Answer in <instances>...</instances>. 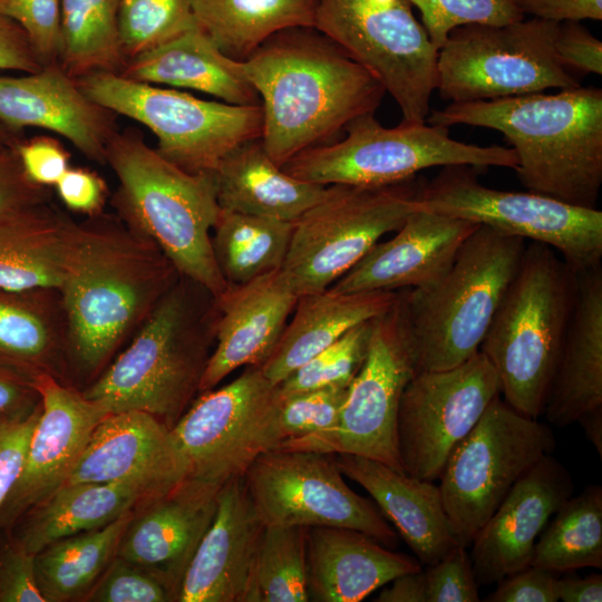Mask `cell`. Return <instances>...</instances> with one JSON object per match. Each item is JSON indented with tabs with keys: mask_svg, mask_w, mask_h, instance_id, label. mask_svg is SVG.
Here are the masks:
<instances>
[{
	"mask_svg": "<svg viewBox=\"0 0 602 602\" xmlns=\"http://www.w3.org/2000/svg\"><path fill=\"white\" fill-rule=\"evenodd\" d=\"M179 275L152 239L115 212L75 221L58 288L67 319L68 383H91Z\"/></svg>",
	"mask_w": 602,
	"mask_h": 602,
	"instance_id": "cell-1",
	"label": "cell"
},
{
	"mask_svg": "<svg viewBox=\"0 0 602 602\" xmlns=\"http://www.w3.org/2000/svg\"><path fill=\"white\" fill-rule=\"evenodd\" d=\"M240 74L260 97L261 140L280 167L300 153L331 144L356 118L375 114L381 84L336 41L314 27H290L270 36Z\"/></svg>",
	"mask_w": 602,
	"mask_h": 602,
	"instance_id": "cell-2",
	"label": "cell"
},
{
	"mask_svg": "<svg viewBox=\"0 0 602 602\" xmlns=\"http://www.w3.org/2000/svg\"><path fill=\"white\" fill-rule=\"evenodd\" d=\"M428 124L501 132L517 156L516 175L530 192L596 208L602 185V90L594 87L452 103Z\"/></svg>",
	"mask_w": 602,
	"mask_h": 602,
	"instance_id": "cell-3",
	"label": "cell"
},
{
	"mask_svg": "<svg viewBox=\"0 0 602 602\" xmlns=\"http://www.w3.org/2000/svg\"><path fill=\"white\" fill-rule=\"evenodd\" d=\"M217 314L216 298L179 275L84 395L108 414L144 411L173 429L200 394Z\"/></svg>",
	"mask_w": 602,
	"mask_h": 602,
	"instance_id": "cell-4",
	"label": "cell"
},
{
	"mask_svg": "<svg viewBox=\"0 0 602 602\" xmlns=\"http://www.w3.org/2000/svg\"><path fill=\"white\" fill-rule=\"evenodd\" d=\"M117 178L114 212L152 239L177 272L215 298L229 283L214 258L211 231L220 206L213 173L191 174L147 145L135 128L117 130L106 152Z\"/></svg>",
	"mask_w": 602,
	"mask_h": 602,
	"instance_id": "cell-5",
	"label": "cell"
},
{
	"mask_svg": "<svg viewBox=\"0 0 602 602\" xmlns=\"http://www.w3.org/2000/svg\"><path fill=\"white\" fill-rule=\"evenodd\" d=\"M525 247L518 236L479 225L440 279L399 291L415 373L456 367L479 351Z\"/></svg>",
	"mask_w": 602,
	"mask_h": 602,
	"instance_id": "cell-6",
	"label": "cell"
},
{
	"mask_svg": "<svg viewBox=\"0 0 602 602\" xmlns=\"http://www.w3.org/2000/svg\"><path fill=\"white\" fill-rule=\"evenodd\" d=\"M575 273L552 247L526 244L479 347L495 369L503 400L540 418L572 312Z\"/></svg>",
	"mask_w": 602,
	"mask_h": 602,
	"instance_id": "cell-7",
	"label": "cell"
},
{
	"mask_svg": "<svg viewBox=\"0 0 602 602\" xmlns=\"http://www.w3.org/2000/svg\"><path fill=\"white\" fill-rule=\"evenodd\" d=\"M344 133L342 139L300 153L283 171L322 185L385 186L436 166H517L512 147L466 144L452 138L448 127L427 122L385 127L368 114L352 120Z\"/></svg>",
	"mask_w": 602,
	"mask_h": 602,
	"instance_id": "cell-8",
	"label": "cell"
},
{
	"mask_svg": "<svg viewBox=\"0 0 602 602\" xmlns=\"http://www.w3.org/2000/svg\"><path fill=\"white\" fill-rule=\"evenodd\" d=\"M76 79L93 100L151 129L157 137L155 149L191 174L214 172L234 148L262 135L261 104L204 100L111 72Z\"/></svg>",
	"mask_w": 602,
	"mask_h": 602,
	"instance_id": "cell-9",
	"label": "cell"
},
{
	"mask_svg": "<svg viewBox=\"0 0 602 602\" xmlns=\"http://www.w3.org/2000/svg\"><path fill=\"white\" fill-rule=\"evenodd\" d=\"M424 179L385 186L331 184L322 198L293 222L281 268L297 294L331 287L380 239L396 232L416 208Z\"/></svg>",
	"mask_w": 602,
	"mask_h": 602,
	"instance_id": "cell-10",
	"label": "cell"
},
{
	"mask_svg": "<svg viewBox=\"0 0 602 602\" xmlns=\"http://www.w3.org/2000/svg\"><path fill=\"white\" fill-rule=\"evenodd\" d=\"M416 208L485 225L511 236L543 243L574 271L602 260V212L534 192H509L479 183L474 166L448 165L423 182Z\"/></svg>",
	"mask_w": 602,
	"mask_h": 602,
	"instance_id": "cell-11",
	"label": "cell"
},
{
	"mask_svg": "<svg viewBox=\"0 0 602 602\" xmlns=\"http://www.w3.org/2000/svg\"><path fill=\"white\" fill-rule=\"evenodd\" d=\"M559 29L537 18L453 29L438 51L440 96L468 103L581 86L557 59Z\"/></svg>",
	"mask_w": 602,
	"mask_h": 602,
	"instance_id": "cell-12",
	"label": "cell"
},
{
	"mask_svg": "<svg viewBox=\"0 0 602 602\" xmlns=\"http://www.w3.org/2000/svg\"><path fill=\"white\" fill-rule=\"evenodd\" d=\"M313 27L381 84L402 122H426L439 49L407 0H318Z\"/></svg>",
	"mask_w": 602,
	"mask_h": 602,
	"instance_id": "cell-13",
	"label": "cell"
},
{
	"mask_svg": "<svg viewBox=\"0 0 602 602\" xmlns=\"http://www.w3.org/2000/svg\"><path fill=\"white\" fill-rule=\"evenodd\" d=\"M554 448L548 425L520 414L501 395L495 397L438 478L458 542L468 546L513 485Z\"/></svg>",
	"mask_w": 602,
	"mask_h": 602,
	"instance_id": "cell-14",
	"label": "cell"
},
{
	"mask_svg": "<svg viewBox=\"0 0 602 602\" xmlns=\"http://www.w3.org/2000/svg\"><path fill=\"white\" fill-rule=\"evenodd\" d=\"M414 375L398 292L392 308L372 320L366 359L348 388L337 425L275 448L357 455L405 472L398 453L397 416L404 389Z\"/></svg>",
	"mask_w": 602,
	"mask_h": 602,
	"instance_id": "cell-15",
	"label": "cell"
},
{
	"mask_svg": "<svg viewBox=\"0 0 602 602\" xmlns=\"http://www.w3.org/2000/svg\"><path fill=\"white\" fill-rule=\"evenodd\" d=\"M242 476L264 526L344 527L398 545L396 530L372 499L348 486L332 454L270 449Z\"/></svg>",
	"mask_w": 602,
	"mask_h": 602,
	"instance_id": "cell-16",
	"label": "cell"
},
{
	"mask_svg": "<svg viewBox=\"0 0 602 602\" xmlns=\"http://www.w3.org/2000/svg\"><path fill=\"white\" fill-rule=\"evenodd\" d=\"M280 398L279 386L258 365L200 394L172 429L187 477L223 484L242 476L260 454L273 448L271 426Z\"/></svg>",
	"mask_w": 602,
	"mask_h": 602,
	"instance_id": "cell-17",
	"label": "cell"
},
{
	"mask_svg": "<svg viewBox=\"0 0 602 602\" xmlns=\"http://www.w3.org/2000/svg\"><path fill=\"white\" fill-rule=\"evenodd\" d=\"M501 395L482 351L445 370L416 372L400 398L397 443L405 473L435 482L455 447Z\"/></svg>",
	"mask_w": 602,
	"mask_h": 602,
	"instance_id": "cell-18",
	"label": "cell"
},
{
	"mask_svg": "<svg viewBox=\"0 0 602 602\" xmlns=\"http://www.w3.org/2000/svg\"><path fill=\"white\" fill-rule=\"evenodd\" d=\"M33 383L41 410L22 470L0 508V531H11L67 483L94 429L108 415L82 390L52 376H39Z\"/></svg>",
	"mask_w": 602,
	"mask_h": 602,
	"instance_id": "cell-19",
	"label": "cell"
},
{
	"mask_svg": "<svg viewBox=\"0 0 602 602\" xmlns=\"http://www.w3.org/2000/svg\"><path fill=\"white\" fill-rule=\"evenodd\" d=\"M573 492L570 472L552 454L530 468L470 542L478 585L497 583L528 566L540 534Z\"/></svg>",
	"mask_w": 602,
	"mask_h": 602,
	"instance_id": "cell-20",
	"label": "cell"
},
{
	"mask_svg": "<svg viewBox=\"0 0 602 602\" xmlns=\"http://www.w3.org/2000/svg\"><path fill=\"white\" fill-rule=\"evenodd\" d=\"M222 485L186 477L138 507L116 555L152 573L177 601L185 572L214 518Z\"/></svg>",
	"mask_w": 602,
	"mask_h": 602,
	"instance_id": "cell-21",
	"label": "cell"
},
{
	"mask_svg": "<svg viewBox=\"0 0 602 602\" xmlns=\"http://www.w3.org/2000/svg\"><path fill=\"white\" fill-rule=\"evenodd\" d=\"M117 115L93 100L59 64L0 75V120L16 132L38 127L69 140L87 159L106 165Z\"/></svg>",
	"mask_w": 602,
	"mask_h": 602,
	"instance_id": "cell-22",
	"label": "cell"
},
{
	"mask_svg": "<svg viewBox=\"0 0 602 602\" xmlns=\"http://www.w3.org/2000/svg\"><path fill=\"white\" fill-rule=\"evenodd\" d=\"M187 476L172 429L147 412L127 410L96 426L67 483L134 482L162 496Z\"/></svg>",
	"mask_w": 602,
	"mask_h": 602,
	"instance_id": "cell-23",
	"label": "cell"
},
{
	"mask_svg": "<svg viewBox=\"0 0 602 602\" xmlns=\"http://www.w3.org/2000/svg\"><path fill=\"white\" fill-rule=\"evenodd\" d=\"M264 528L243 476L223 483L214 518L185 572L177 602H249Z\"/></svg>",
	"mask_w": 602,
	"mask_h": 602,
	"instance_id": "cell-24",
	"label": "cell"
},
{
	"mask_svg": "<svg viewBox=\"0 0 602 602\" xmlns=\"http://www.w3.org/2000/svg\"><path fill=\"white\" fill-rule=\"evenodd\" d=\"M479 225L415 208L396 234L373 247L331 287L339 292L397 291L427 287L452 265Z\"/></svg>",
	"mask_w": 602,
	"mask_h": 602,
	"instance_id": "cell-25",
	"label": "cell"
},
{
	"mask_svg": "<svg viewBox=\"0 0 602 602\" xmlns=\"http://www.w3.org/2000/svg\"><path fill=\"white\" fill-rule=\"evenodd\" d=\"M298 298L281 269L244 284H229L216 298L215 344L200 394L214 389L240 367L262 365L279 342Z\"/></svg>",
	"mask_w": 602,
	"mask_h": 602,
	"instance_id": "cell-26",
	"label": "cell"
},
{
	"mask_svg": "<svg viewBox=\"0 0 602 602\" xmlns=\"http://www.w3.org/2000/svg\"><path fill=\"white\" fill-rule=\"evenodd\" d=\"M334 459L343 476L369 493L421 565L438 562L460 544L434 482L357 455L337 454Z\"/></svg>",
	"mask_w": 602,
	"mask_h": 602,
	"instance_id": "cell-27",
	"label": "cell"
},
{
	"mask_svg": "<svg viewBox=\"0 0 602 602\" xmlns=\"http://www.w3.org/2000/svg\"><path fill=\"white\" fill-rule=\"evenodd\" d=\"M574 273L572 312L541 416L557 427L602 406V266Z\"/></svg>",
	"mask_w": 602,
	"mask_h": 602,
	"instance_id": "cell-28",
	"label": "cell"
},
{
	"mask_svg": "<svg viewBox=\"0 0 602 602\" xmlns=\"http://www.w3.org/2000/svg\"><path fill=\"white\" fill-rule=\"evenodd\" d=\"M305 552L313 602H359L395 577L423 570L416 559L344 527H308Z\"/></svg>",
	"mask_w": 602,
	"mask_h": 602,
	"instance_id": "cell-29",
	"label": "cell"
},
{
	"mask_svg": "<svg viewBox=\"0 0 602 602\" xmlns=\"http://www.w3.org/2000/svg\"><path fill=\"white\" fill-rule=\"evenodd\" d=\"M396 291H323L300 295L291 320L268 359L263 375L279 385L294 370L331 346L352 327L392 308Z\"/></svg>",
	"mask_w": 602,
	"mask_h": 602,
	"instance_id": "cell-30",
	"label": "cell"
},
{
	"mask_svg": "<svg viewBox=\"0 0 602 602\" xmlns=\"http://www.w3.org/2000/svg\"><path fill=\"white\" fill-rule=\"evenodd\" d=\"M0 362L35 380L67 381V319L56 288H0Z\"/></svg>",
	"mask_w": 602,
	"mask_h": 602,
	"instance_id": "cell-31",
	"label": "cell"
},
{
	"mask_svg": "<svg viewBox=\"0 0 602 602\" xmlns=\"http://www.w3.org/2000/svg\"><path fill=\"white\" fill-rule=\"evenodd\" d=\"M123 77L194 89L232 105H256L260 97L240 74L236 60L224 55L196 25L163 45L126 61Z\"/></svg>",
	"mask_w": 602,
	"mask_h": 602,
	"instance_id": "cell-32",
	"label": "cell"
},
{
	"mask_svg": "<svg viewBox=\"0 0 602 602\" xmlns=\"http://www.w3.org/2000/svg\"><path fill=\"white\" fill-rule=\"evenodd\" d=\"M212 173L220 208L289 222L318 203L328 186L289 175L261 138L234 148Z\"/></svg>",
	"mask_w": 602,
	"mask_h": 602,
	"instance_id": "cell-33",
	"label": "cell"
},
{
	"mask_svg": "<svg viewBox=\"0 0 602 602\" xmlns=\"http://www.w3.org/2000/svg\"><path fill=\"white\" fill-rule=\"evenodd\" d=\"M157 497L134 482L67 483L27 512L9 532L37 554L52 542L103 527Z\"/></svg>",
	"mask_w": 602,
	"mask_h": 602,
	"instance_id": "cell-34",
	"label": "cell"
},
{
	"mask_svg": "<svg viewBox=\"0 0 602 602\" xmlns=\"http://www.w3.org/2000/svg\"><path fill=\"white\" fill-rule=\"evenodd\" d=\"M74 222L52 201L0 216V288L58 289Z\"/></svg>",
	"mask_w": 602,
	"mask_h": 602,
	"instance_id": "cell-35",
	"label": "cell"
},
{
	"mask_svg": "<svg viewBox=\"0 0 602 602\" xmlns=\"http://www.w3.org/2000/svg\"><path fill=\"white\" fill-rule=\"evenodd\" d=\"M317 4L318 0H191L196 26L237 61L282 29L313 27Z\"/></svg>",
	"mask_w": 602,
	"mask_h": 602,
	"instance_id": "cell-36",
	"label": "cell"
},
{
	"mask_svg": "<svg viewBox=\"0 0 602 602\" xmlns=\"http://www.w3.org/2000/svg\"><path fill=\"white\" fill-rule=\"evenodd\" d=\"M135 511L103 527L52 542L36 554V581L46 602L84 600L116 556Z\"/></svg>",
	"mask_w": 602,
	"mask_h": 602,
	"instance_id": "cell-37",
	"label": "cell"
},
{
	"mask_svg": "<svg viewBox=\"0 0 602 602\" xmlns=\"http://www.w3.org/2000/svg\"><path fill=\"white\" fill-rule=\"evenodd\" d=\"M293 222L220 208L211 236L217 266L229 284H244L282 268Z\"/></svg>",
	"mask_w": 602,
	"mask_h": 602,
	"instance_id": "cell-38",
	"label": "cell"
},
{
	"mask_svg": "<svg viewBox=\"0 0 602 602\" xmlns=\"http://www.w3.org/2000/svg\"><path fill=\"white\" fill-rule=\"evenodd\" d=\"M120 0H60L58 64L71 77L120 74L126 59L118 35Z\"/></svg>",
	"mask_w": 602,
	"mask_h": 602,
	"instance_id": "cell-39",
	"label": "cell"
},
{
	"mask_svg": "<svg viewBox=\"0 0 602 602\" xmlns=\"http://www.w3.org/2000/svg\"><path fill=\"white\" fill-rule=\"evenodd\" d=\"M531 565L552 572L602 569V487L586 486L569 497L540 534Z\"/></svg>",
	"mask_w": 602,
	"mask_h": 602,
	"instance_id": "cell-40",
	"label": "cell"
},
{
	"mask_svg": "<svg viewBox=\"0 0 602 602\" xmlns=\"http://www.w3.org/2000/svg\"><path fill=\"white\" fill-rule=\"evenodd\" d=\"M307 528L265 526L249 602H308Z\"/></svg>",
	"mask_w": 602,
	"mask_h": 602,
	"instance_id": "cell-41",
	"label": "cell"
},
{
	"mask_svg": "<svg viewBox=\"0 0 602 602\" xmlns=\"http://www.w3.org/2000/svg\"><path fill=\"white\" fill-rule=\"evenodd\" d=\"M195 25L191 0H120L118 35L126 61Z\"/></svg>",
	"mask_w": 602,
	"mask_h": 602,
	"instance_id": "cell-42",
	"label": "cell"
},
{
	"mask_svg": "<svg viewBox=\"0 0 602 602\" xmlns=\"http://www.w3.org/2000/svg\"><path fill=\"white\" fill-rule=\"evenodd\" d=\"M373 319L352 327L336 342L294 370L278 385L281 395L349 386L366 359Z\"/></svg>",
	"mask_w": 602,
	"mask_h": 602,
	"instance_id": "cell-43",
	"label": "cell"
},
{
	"mask_svg": "<svg viewBox=\"0 0 602 602\" xmlns=\"http://www.w3.org/2000/svg\"><path fill=\"white\" fill-rule=\"evenodd\" d=\"M349 386H332L289 396L280 392V402L271 426L273 448L285 440L333 428L339 420Z\"/></svg>",
	"mask_w": 602,
	"mask_h": 602,
	"instance_id": "cell-44",
	"label": "cell"
},
{
	"mask_svg": "<svg viewBox=\"0 0 602 602\" xmlns=\"http://www.w3.org/2000/svg\"><path fill=\"white\" fill-rule=\"evenodd\" d=\"M417 7L431 42L440 49L449 32L460 26L506 25L525 17L513 0H407Z\"/></svg>",
	"mask_w": 602,
	"mask_h": 602,
	"instance_id": "cell-45",
	"label": "cell"
},
{
	"mask_svg": "<svg viewBox=\"0 0 602 602\" xmlns=\"http://www.w3.org/2000/svg\"><path fill=\"white\" fill-rule=\"evenodd\" d=\"M82 601L169 602L174 598L152 573L116 555Z\"/></svg>",
	"mask_w": 602,
	"mask_h": 602,
	"instance_id": "cell-46",
	"label": "cell"
},
{
	"mask_svg": "<svg viewBox=\"0 0 602 602\" xmlns=\"http://www.w3.org/2000/svg\"><path fill=\"white\" fill-rule=\"evenodd\" d=\"M0 13L25 30L43 66L58 64L60 0H0Z\"/></svg>",
	"mask_w": 602,
	"mask_h": 602,
	"instance_id": "cell-47",
	"label": "cell"
},
{
	"mask_svg": "<svg viewBox=\"0 0 602 602\" xmlns=\"http://www.w3.org/2000/svg\"><path fill=\"white\" fill-rule=\"evenodd\" d=\"M424 572L426 602H477L478 583L467 546L456 545Z\"/></svg>",
	"mask_w": 602,
	"mask_h": 602,
	"instance_id": "cell-48",
	"label": "cell"
},
{
	"mask_svg": "<svg viewBox=\"0 0 602 602\" xmlns=\"http://www.w3.org/2000/svg\"><path fill=\"white\" fill-rule=\"evenodd\" d=\"M1 532L0 602H46L36 581V554L11 532Z\"/></svg>",
	"mask_w": 602,
	"mask_h": 602,
	"instance_id": "cell-49",
	"label": "cell"
},
{
	"mask_svg": "<svg viewBox=\"0 0 602 602\" xmlns=\"http://www.w3.org/2000/svg\"><path fill=\"white\" fill-rule=\"evenodd\" d=\"M41 405L27 416L0 415V508L23 467Z\"/></svg>",
	"mask_w": 602,
	"mask_h": 602,
	"instance_id": "cell-50",
	"label": "cell"
},
{
	"mask_svg": "<svg viewBox=\"0 0 602 602\" xmlns=\"http://www.w3.org/2000/svg\"><path fill=\"white\" fill-rule=\"evenodd\" d=\"M16 151L26 175L41 186L54 187L70 167V153L52 136L22 137Z\"/></svg>",
	"mask_w": 602,
	"mask_h": 602,
	"instance_id": "cell-51",
	"label": "cell"
},
{
	"mask_svg": "<svg viewBox=\"0 0 602 602\" xmlns=\"http://www.w3.org/2000/svg\"><path fill=\"white\" fill-rule=\"evenodd\" d=\"M51 188L26 175L16 144L0 153V216L51 202Z\"/></svg>",
	"mask_w": 602,
	"mask_h": 602,
	"instance_id": "cell-52",
	"label": "cell"
},
{
	"mask_svg": "<svg viewBox=\"0 0 602 602\" xmlns=\"http://www.w3.org/2000/svg\"><path fill=\"white\" fill-rule=\"evenodd\" d=\"M54 187L68 211L86 217L104 212L110 196L105 178L87 167L70 166Z\"/></svg>",
	"mask_w": 602,
	"mask_h": 602,
	"instance_id": "cell-53",
	"label": "cell"
},
{
	"mask_svg": "<svg viewBox=\"0 0 602 602\" xmlns=\"http://www.w3.org/2000/svg\"><path fill=\"white\" fill-rule=\"evenodd\" d=\"M488 602H556L559 577L547 569L528 565L497 582Z\"/></svg>",
	"mask_w": 602,
	"mask_h": 602,
	"instance_id": "cell-54",
	"label": "cell"
},
{
	"mask_svg": "<svg viewBox=\"0 0 602 602\" xmlns=\"http://www.w3.org/2000/svg\"><path fill=\"white\" fill-rule=\"evenodd\" d=\"M555 52L561 65L571 72L602 74V42L580 21L560 23Z\"/></svg>",
	"mask_w": 602,
	"mask_h": 602,
	"instance_id": "cell-55",
	"label": "cell"
},
{
	"mask_svg": "<svg viewBox=\"0 0 602 602\" xmlns=\"http://www.w3.org/2000/svg\"><path fill=\"white\" fill-rule=\"evenodd\" d=\"M42 67L43 64L25 30L0 13V69L35 72Z\"/></svg>",
	"mask_w": 602,
	"mask_h": 602,
	"instance_id": "cell-56",
	"label": "cell"
},
{
	"mask_svg": "<svg viewBox=\"0 0 602 602\" xmlns=\"http://www.w3.org/2000/svg\"><path fill=\"white\" fill-rule=\"evenodd\" d=\"M525 17L564 22L583 19L602 20V0H513Z\"/></svg>",
	"mask_w": 602,
	"mask_h": 602,
	"instance_id": "cell-57",
	"label": "cell"
},
{
	"mask_svg": "<svg viewBox=\"0 0 602 602\" xmlns=\"http://www.w3.org/2000/svg\"><path fill=\"white\" fill-rule=\"evenodd\" d=\"M39 402L33 380L0 362V415L27 416Z\"/></svg>",
	"mask_w": 602,
	"mask_h": 602,
	"instance_id": "cell-58",
	"label": "cell"
},
{
	"mask_svg": "<svg viewBox=\"0 0 602 602\" xmlns=\"http://www.w3.org/2000/svg\"><path fill=\"white\" fill-rule=\"evenodd\" d=\"M390 585L380 591L376 602H426L424 572H409L390 581Z\"/></svg>",
	"mask_w": 602,
	"mask_h": 602,
	"instance_id": "cell-59",
	"label": "cell"
},
{
	"mask_svg": "<svg viewBox=\"0 0 602 602\" xmlns=\"http://www.w3.org/2000/svg\"><path fill=\"white\" fill-rule=\"evenodd\" d=\"M559 600L563 602H601L602 575L559 577Z\"/></svg>",
	"mask_w": 602,
	"mask_h": 602,
	"instance_id": "cell-60",
	"label": "cell"
},
{
	"mask_svg": "<svg viewBox=\"0 0 602 602\" xmlns=\"http://www.w3.org/2000/svg\"><path fill=\"white\" fill-rule=\"evenodd\" d=\"M585 437L594 446L599 457H602V406L593 408L581 415L577 421Z\"/></svg>",
	"mask_w": 602,
	"mask_h": 602,
	"instance_id": "cell-61",
	"label": "cell"
},
{
	"mask_svg": "<svg viewBox=\"0 0 602 602\" xmlns=\"http://www.w3.org/2000/svg\"><path fill=\"white\" fill-rule=\"evenodd\" d=\"M20 138L22 133L11 129L0 120V153L13 146Z\"/></svg>",
	"mask_w": 602,
	"mask_h": 602,
	"instance_id": "cell-62",
	"label": "cell"
}]
</instances>
